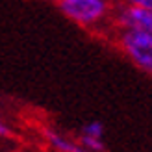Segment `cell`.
<instances>
[{"label": "cell", "mask_w": 152, "mask_h": 152, "mask_svg": "<svg viewBox=\"0 0 152 152\" xmlns=\"http://www.w3.org/2000/svg\"><path fill=\"white\" fill-rule=\"evenodd\" d=\"M58 7L69 22L87 32L113 28L111 19L115 11L113 0H61Z\"/></svg>", "instance_id": "6da1fadb"}, {"label": "cell", "mask_w": 152, "mask_h": 152, "mask_svg": "<svg viewBox=\"0 0 152 152\" xmlns=\"http://www.w3.org/2000/svg\"><path fill=\"white\" fill-rule=\"evenodd\" d=\"M113 43L134 67L152 76V34L134 30H113Z\"/></svg>", "instance_id": "7a4b0ae2"}, {"label": "cell", "mask_w": 152, "mask_h": 152, "mask_svg": "<svg viewBox=\"0 0 152 152\" xmlns=\"http://www.w3.org/2000/svg\"><path fill=\"white\" fill-rule=\"evenodd\" d=\"M113 30H134L152 34V10L132 4H115L111 19Z\"/></svg>", "instance_id": "3957f363"}, {"label": "cell", "mask_w": 152, "mask_h": 152, "mask_svg": "<svg viewBox=\"0 0 152 152\" xmlns=\"http://www.w3.org/2000/svg\"><path fill=\"white\" fill-rule=\"evenodd\" d=\"M45 137H47V143L50 145V148H54L56 152H74L76 148H80L76 145V141H72L69 135H65L58 130H47Z\"/></svg>", "instance_id": "277c9868"}, {"label": "cell", "mask_w": 152, "mask_h": 152, "mask_svg": "<svg viewBox=\"0 0 152 152\" xmlns=\"http://www.w3.org/2000/svg\"><path fill=\"white\" fill-rule=\"evenodd\" d=\"M80 135H86V137H95V139H104V124L100 121H89L82 126Z\"/></svg>", "instance_id": "5b68a950"}, {"label": "cell", "mask_w": 152, "mask_h": 152, "mask_svg": "<svg viewBox=\"0 0 152 152\" xmlns=\"http://www.w3.org/2000/svg\"><path fill=\"white\" fill-rule=\"evenodd\" d=\"M78 143L82 145L83 150L87 152H104V139H95V137H86V135H80Z\"/></svg>", "instance_id": "8992f818"}, {"label": "cell", "mask_w": 152, "mask_h": 152, "mask_svg": "<svg viewBox=\"0 0 152 152\" xmlns=\"http://www.w3.org/2000/svg\"><path fill=\"white\" fill-rule=\"evenodd\" d=\"M121 4H132V6H141V7H148L152 10V0H119Z\"/></svg>", "instance_id": "52a82bcc"}, {"label": "cell", "mask_w": 152, "mask_h": 152, "mask_svg": "<svg viewBox=\"0 0 152 152\" xmlns=\"http://www.w3.org/2000/svg\"><path fill=\"white\" fill-rule=\"evenodd\" d=\"M7 134H10V128H7V124L4 123L2 115H0V135H7Z\"/></svg>", "instance_id": "ba28073f"}, {"label": "cell", "mask_w": 152, "mask_h": 152, "mask_svg": "<svg viewBox=\"0 0 152 152\" xmlns=\"http://www.w3.org/2000/svg\"><path fill=\"white\" fill-rule=\"evenodd\" d=\"M48 2H54V4H59V2H61V0H48Z\"/></svg>", "instance_id": "9c48e42d"}, {"label": "cell", "mask_w": 152, "mask_h": 152, "mask_svg": "<svg viewBox=\"0 0 152 152\" xmlns=\"http://www.w3.org/2000/svg\"><path fill=\"white\" fill-rule=\"evenodd\" d=\"M74 152H87V150H83V148H76Z\"/></svg>", "instance_id": "30bf717a"}]
</instances>
